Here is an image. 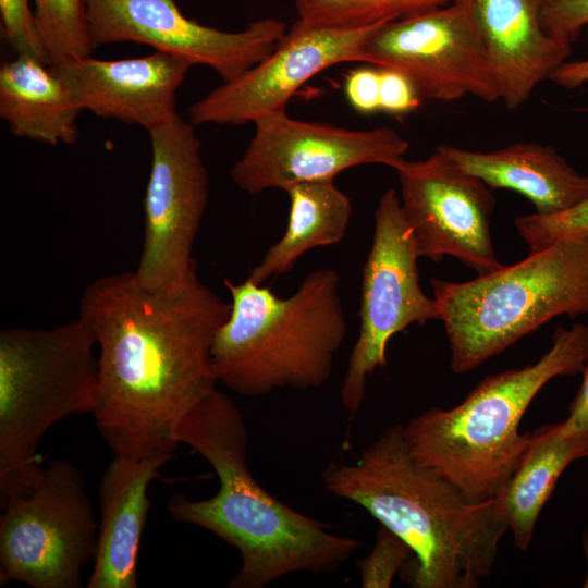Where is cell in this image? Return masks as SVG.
Returning <instances> with one entry per match:
<instances>
[{"label": "cell", "mask_w": 588, "mask_h": 588, "mask_svg": "<svg viewBox=\"0 0 588 588\" xmlns=\"http://www.w3.org/2000/svg\"><path fill=\"white\" fill-rule=\"evenodd\" d=\"M515 226L530 253L563 238L588 234V198L572 209L552 216L530 213L515 219Z\"/></svg>", "instance_id": "25"}, {"label": "cell", "mask_w": 588, "mask_h": 588, "mask_svg": "<svg viewBox=\"0 0 588 588\" xmlns=\"http://www.w3.org/2000/svg\"><path fill=\"white\" fill-rule=\"evenodd\" d=\"M345 96L350 105L360 113L380 111V68L363 66L348 73Z\"/></svg>", "instance_id": "30"}, {"label": "cell", "mask_w": 588, "mask_h": 588, "mask_svg": "<svg viewBox=\"0 0 588 588\" xmlns=\"http://www.w3.org/2000/svg\"><path fill=\"white\" fill-rule=\"evenodd\" d=\"M334 180L293 184L285 188L290 212L283 236L252 269L248 278L256 284L290 271L308 250L340 243L347 231L353 206Z\"/></svg>", "instance_id": "22"}, {"label": "cell", "mask_w": 588, "mask_h": 588, "mask_svg": "<svg viewBox=\"0 0 588 588\" xmlns=\"http://www.w3.org/2000/svg\"><path fill=\"white\" fill-rule=\"evenodd\" d=\"M541 24L547 34L572 45L588 26V0H543Z\"/></svg>", "instance_id": "28"}, {"label": "cell", "mask_w": 588, "mask_h": 588, "mask_svg": "<svg viewBox=\"0 0 588 588\" xmlns=\"http://www.w3.org/2000/svg\"><path fill=\"white\" fill-rule=\"evenodd\" d=\"M49 66L91 56L87 0H33Z\"/></svg>", "instance_id": "23"}, {"label": "cell", "mask_w": 588, "mask_h": 588, "mask_svg": "<svg viewBox=\"0 0 588 588\" xmlns=\"http://www.w3.org/2000/svg\"><path fill=\"white\" fill-rule=\"evenodd\" d=\"M94 48L115 42L148 45L192 66L212 69L230 82L268 57L285 35L274 17L254 21L241 32H223L189 20L175 0H87Z\"/></svg>", "instance_id": "14"}, {"label": "cell", "mask_w": 588, "mask_h": 588, "mask_svg": "<svg viewBox=\"0 0 588 588\" xmlns=\"http://www.w3.org/2000/svg\"><path fill=\"white\" fill-rule=\"evenodd\" d=\"M453 0H295L298 19L307 23L356 28L446 5Z\"/></svg>", "instance_id": "24"}, {"label": "cell", "mask_w": 588, "mask_h": 588, "mask_svg": "<svg viewBox=\"0 0 588 588\" xmlns=\"http://www.w3.org/2000/svg\"><path fill=\"white\" fill-rule=\"evenodd\" d=\"M583 550L587 560V575L583 587L588 588V530L583 534Z\"/></svg>", "instance_id": "33"}, {"label": "cell", "mask_w": 588, "mask_h": 588, "mask_svg": "<svg viewBox=\"0 0 588 588\" xmlns=\"http://www.w3.org/2000/svg\"><path fill=\"white\" fill-rule=\"evenodd\" d=\"M224 285L231 309L211 347L219 382L255 397L280 389H318L329 380L347 334L334 269L309 272L286 298L248 277L241 283L224 279Z\"/></svg>", "instance_id": "5"}, {"label": "cell", "mask_w": 588, "mask_h": 588, "mask_svg": "<svg viewBox=\"0 0 588 588\" xmlns=\"http://www.w3.org/2000/svg\"><path fill=\"white\" fill-rule=\"evenodd\" d=\"M588 30V26L586 27ZM559 86L575 89L588 83V58L577 61H565L550 77Z\"/></svg>", "instance_id": "32"}, {"label": "cell", "mask_w": 588, "mask_h": 588, "mask_svg": "<svg viewBox=\"0 0 588 588\" xmlns=\"http://www.w3.org/2000/svg\"><path fill=\"white\" fill-rule=\"evenodd\" d=\"M414 556L412 548L397 535L380 526L371 552L357 561L363 588H388L394 576Z\"/></svg>", "instance_id": "26"}, {"label": "cell", "mask_w": 588, "mask_h": 588, "mask_svg": "<svg viewBox=\"0 0 588 588\" xmlns=\"http://www.w3.org/2000/svg\"><path fill=\"white\" fill-rule=\"evenodd\" d=\"M169 457L117 456L99 485L100 520L87 588H136L137 559L150 502L148 487Z\"/></svg>", "instance_id": "18"}, {"label": "cell", "mask_w": 588, "mask_h": 588, "mask_svg": "<svg viewBox=\"0 0 588 588\" xmlns=\"http://www.w3.org/2000/svg\"><path fill=\"white\" fill-rule=\"evenodd\" d=\"M230 309L197 273L175 293L148 291L134 272L86 286L78 318L98 348L93 415L114 455L173 457L180 424L217 389L211 347Z\"/></svg>", "instance_id": "1"}, {"label": "cell", "mask_w": 588, "mask_h": 588, "mask_svg": "<svg viewBox=\"0 0 588 588\" xmlns=\"http://www.w3.org/2000/svg\"><path fill=\"white\" fill-rule=\"evenodd\" d=\"M0 585L78 588L99 522L78 468L53 460L26 491L1 502Z\"/></svg>", "instance_id": "8"}, {"label": "cell", "mask_w": 588, "mask_h": 588, "mask_svg": "<svg viewBox=\"0 0 588 588\" xmlns=\"http://www.w3.org/2000/svg\"><path fill=\"white\" fill-rule=\"evenodd\" d=\"M588 362V326H559L551 348L535 364L486 376L458 405L412 418L404 438L412 456L466 498L492 500L530 441L519 424L553 378L576 376Z\"/></svg>", "instance_id": "4"}, {"label": "cell", "mask_w": 588, "mask_h": 588, "mask_svg": "<svg viewBox=\"0 0 588 588\" xmlns=\"http://www.w3.org/2000/svg\"><path fill=\"white\" fill-rule=\"evenodd\" d=\"M82 111L65 83L40 60L17 54L1 65L0 117L14 136L72 145Z\"/></svg>", "instance_id": "21"}, {"label": "cell", "mask_w": 588, "mask_h": 588, "mask_svg": "<svg viewBox=\"0 0 588 588\" xmlns=\"http://www.w3.org/2000/svg\"><path fill=\"white\" fill-rule=\"evenodd\" d=\"M363 62L401 72L421 100L454 101L465 96L500 100L464 0L379 24L364 44Z\"/></svg>", "instance_id": "11"}, {"label": "cell", "mask_w": 588, "mask_h": 588, "mask_svg": "<svg viewBox=\"0 0 588 588\" xmlns=\"http://www.w3.org/2000/svg\"><path fill=\"white\" fill-rule=\"evenodd\" d=\"M483 42L500 100L516 110L572 51L542 27L543 0H464Z\"/></svg>", "instance_id": "17"}, {"label": "cell", "mask_w": 588, "mask_h": 588, "mask_svg": "<svg viewBox=\"0 0 588 588\" xmlns=\"http://www.w3.org/2000/svg\"><path fill=\"white\" fill-rule=\"evenodd\" d=\"M581 375V385L569 405L568 417L563 420L564 428L568 431L588 429V362Z\"/></svg>", "instance_id": "31"}, {"label": "cell", "mask_w": 588, "mask_h": 588, "mask_svg": "<svg viewBox=\"0 0 588 588\" xmlns=\"http://www.w3.org/2000/svg\"><path fill=\"white\" fill-rule=\"evenodd\" d=\"M588 456V429L568 431L563 421L538 428L515 469L493 499L499 522L526 551L544 504L566 467Z\"/></svg>", "instance_id": "20"}, {"label": "cell", "mask_w": 588, "mask_h": 588, "mask_svg": "<svg viewBox=\"0 0 588 588\" xmlns=\"http://www.w3.org/2000/svg\"><path fill=\"white\" fill-rule=\"evenodd\" d=\"M176 438L203 455L219 480L204 500L173 494L167 504L179 523L206 529L236 549L241 566L230 588H262L294 573H334L357 551V539L270 494L248 466V431L235 402L216 389L180 424Z\"/></svg>", "instance_id": "2"}, {"label": "cell", "mask_w": 588, "mask_h": 588, "mask_svg": "<svg viewBox=\"0 0 588 588\" xmlns=\"http://www.w3.org/2000/svg\"><path fill=\"white\" fill-rule=\"evenodd\" d=\"M320 479L329 493L362 506L412 548L400 571L407 585L476 588L491 574L507 531L493 499L471 501L416 461L403 425L388 427L352 462H330Z\"/></svg>", "instance_id": "3"}, {"label": "cell", "mask_w": 588, "mask_h": 588, "mask_svg": "<svg viewBox=\"0 0 588 588\" xmlns=\"http://www.w3.org/2000/svg\"><path fill=\"white\" fill-rule=\"evenodd\" d=\"M96 339L81 319L0 332V502L29 489L46 431L97 405Z\"/></svg>", "instance_id": "7"}, {"label": "cell", "mask_w": 588, "mask_h": 588, "mask_svg": "<svg viewBox=\"0 0 588 588\" xmlns=\"http://www.w3.org/2000/svg\"><path fill=\"white\" fill-rule=\"evenodd\" d=\"M420 102L421 98L407 76L380 68V111L404 114L417 109Z\"/></svg>", "instance_id": "29"}, {"label": "cell", "mask_w": 588, "mask_h": 588, "mask_svg": "<svg viewBox=\"0 0 588 588\" xmlns=\"http://www.w3.org/2000/svg\"><path fill=\"white\" fill-rule=\"evenodd\" d=\"M463 375L560 315L588 314V234L563 238L512 266L466 282L430 280Z\"/></svg>", "instance_id": "6"}, {"label": "cell", "mask_w": 588, "mask_h": 588, "mask_svg": "<svg viewBox=\"0 0 588 588\" xmlns=\"http://www.w3.org/2000/svg\"><path fill=\"white\" fill-rule=\"evenodd\" d=\"M148 134L144 240L134 275L148 291L175 293L197 273L192 252L208 200V173L194 125L179 113Z\"/></svg>", "instance_id": "9"}, {"label": "cell", "mask_w": 588, "mask_h": 588, "mask_svg": "<svg viewBox=\"0 0 588 588\" xmlns=\"http://www.w3.org/2000/svg\"><path fill=\"white\" fill-rule=\"evenodd\" d=\"M436 149L491 189L522 194L540 216L567 211L588 198V175L578 173L551 146L516 143L492 151H474L441 144Z\"/></svg>", "instance_id": "19"}, {"label": "cell", "mask_w": 588, "mask_h": 588, "mask_svg": "<svg viewBox=\"0 0 588 588\" xmlns=\"http://www.w3.org/2000/svg\"><path fill=\"white\" fill-rule=\"evenodd\" d=\"M0 14L2 36L11 48L48 65L29 0H0Z\"/></svg>", "instance_id": "27"}, {"label": "cell", "mask_w": 588, "mask_h": 588, "mask_svg": "<svg viewBox=\"0 0 588 588\" xmlns=\"http://www.w3.org/2000/svg\"><path fill=\"white\" fill-rule=\"evenodd\" d=\"M254 135L231 169L236 186L249 194L302 182L334 180L360 164L393 168L408 142L391 127L354 131L296 120L286 110L266 113L254 122Z\"/></svg>", "instance_id": "12"}, {"label": "cell", "mask_w": 588, "mask_h": 588, "mask_svg": "<svg viewBox=\"0 0 588 588\" xmlns=\"http://www.w3.org/2000/svg\"><path fill=\"white\" fill-rule=\"evenodd\" d=\"M418 258L400 197L389 188L375 212L372 243L363 267L359 333L340 391L352 415L362 407L368 378L387 365L389 340L411 324L440 320L434 299L420 286Z\"/></svg>", "instance_id": "10"}, {"label": "cell", "mask_w": 588, "mask_h": 588, "mask_svg": "<svg viewBox=\"0 0 588 588\" xmlns=\"http://www.w3.org/2000/svg\"><path fill=\"white\" fill-rule=\"evenodd\" d=\"M191 66L180 57L155 51L121 60L89 56L49 68L65 83L82 110L148 132L177 114L176 91Z\"/></svg>", "instance_id": "16"}, {"label": "cell", "mask_w": 588, "mask_h": 588, "mask_svg": "<svg viewBox=\"0 0 588 588\" xmlns=\"http://www.w3.org/2000/svg\"><path fill=\"white\" fill-rule=\"evenodd\" d=\"M392 169L397 173L401 208L419 258L437 261L453 256L478 275L503 266L490 231L497 203L493 189L437 149L424 160L402 158Z\"/></svg>", "instance_id": "13"}, {"label": "cell", "mask_w": 588, "mask_h": 588, "mask_svg": "<svg viewBox=\"0 0 588 588\" xmlns=\"http://www.w3.org/2000/svg\"><path fill=\"white\" fill-rule=\"evenodd\" d=\"M381 23L344 28L298 19L268 57L193 103L189 122L243 125L285 110L295 91L322 70L343 62H363L364 44Z\"/></svg>", "instance_id": "15"}]
</instances>
